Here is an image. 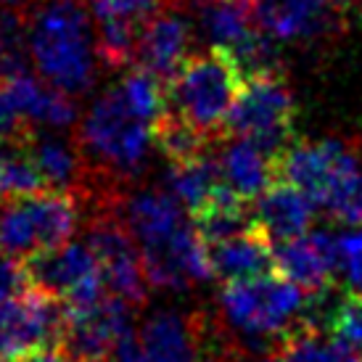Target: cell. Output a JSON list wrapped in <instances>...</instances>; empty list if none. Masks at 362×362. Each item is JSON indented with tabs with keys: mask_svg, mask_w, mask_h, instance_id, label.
<instances>
[{
	"mask_svg": "<svg viewBox=\"0 0 362 362\" xmlns=\"http://www.w3.org/2000/svg\"><path fill=\"white\" fill-rule=\"evenodd\" d=\"M71 135L90 172L85 206L109 202L132 188L153 146V127L127 109L119 88L98 95Z\"/></svg>",
	"mask_w": 362,
	"mask_h": 362,
	"instance_id": "cell-1",
	"label": "cell"
},
{
	"mask_svg": "<svg viewBox=\"0 0 362 362\" xmlns=\"http://www.w3.org/2000/svg\"><path fill=\"white\" fill-rule=\"evenodd\" d=\"M307 307L310 293L272 272L254 281L222 283L214 317L243 357H275L283 339L307 322Z\"/></svg>",
	"mask_w": 362,
	"mask_h": 362,
	"instance_id": "cell-2",
	"label": "cell"
},
{
	"mask_svg": "<svg viewBox=\"0 0 362 362\" xmlns=\"http://www.w3.org/2000/svg\"><path fill=\"white\" fill-rule=\"evenodd\" d=\"M24 21L37 74L71 98L88 95L98 80V51L82 0H32Z\"/></svg>",
	"mask_w": 362,
	"mask_h": 362,
	"instance_id": "cell-3",
	"label": "cell"
},
{
	"mask_svg": "<svg viewBox=\"0 0 362 362\" xmlns=\"http://www.w3.org/2000/svg\"><path fill=\"white\" fill-rule=\"evenodd\" d=\"M243 74L225 51L191 53L175 80L167 85L170 109L209 135L211 141H225V124L243 90Z\"/></svg>",
	"mask_w": 362,
	"mask_h": 362,
	"instance_id": "cell-4",
	"label": "cell"
},
{
	"mask_svg": "<svg viewBox=\"0 0 362 362\" xmlns=\"http://www.w3.org/2000/svg\"><path fill=\"white\" fill-rule=\"evenodd\" d=\"M80 209L82 202L66 191H42L6 202L0 211V249L30 259L69 246L80 225Z\"/></svg>",
	"mask_w": 362,
	"mask_h": 362,
	"instance_id": "cell-5",
	"label": "cell"
},
{
	"mask_svg": "<svg viewBox=\"0 0 362 362\" xmlns=\"http://www.w3.org/2000/svg\"><path fill=\"white\" fill-rule=\"evenodd\" d=\"M293 119L296 106L286 74H262L243 82L241 95L225 124V138L254 141L270 156L281 159L286 148L296 141Z\"/></svg>",
	"mask_w": 362,
	"mask_h": 362,
	"instance_id": "cell-6",
	"label": "cell"
},
{
	"mask_svg": "<svg viewBox=\"0 0 362 362\" xmlns=\"http://www.w3.org/2000/svg\"><path fill=\"white\" fill-rule=\"evenodd\" d=\"M119 202V199H117ZM117 202L90 206L88 246L98 259L103 281L111 296L127 302L135 312L146 310L151 283L143 270L141 246L132 238L127 222L122 220Z\"/></svg>",
	"mask_w": 362,
	"mask_h": 362,
	"instance_id": "cell-7",
	"label": "cell"
},
{
	"mask_svg": "<svg viewBox=\"0 0 362 362\" xmlns=\"http://www.w3.org/2000/svg\"><path fill=\"white\" fill-rule=\"evenodd\" d=\"M66 322V304L59 296L30 286L0 304V357L19 362L35 352L59 349Z\"/></svg>",
	"mask_w": 362,
	"mask_h": 362,
	"instance_id": "cell-8",
	"label": "cell"
},
{
	"mask_svg": "<svg viewBox=\"0 0 362 362\" xmlns=\"http://www.w3.org/2000/svg\"><path fill=\"white\" fill-rule=\"evenodd\" d=\"M354 172H362V146L357 141H296L278 159V180H288L322 206L333 185Z\"/></svg>",
	"mask_w": 362,
	"mask_h": 362,
	"instance_id": "cell-9",
	"label": "cell"
},
{
	"mask_svg": "<svg viewBox=\"0 0 362 362\" xmlns=\"http://www.w3.org/2000/svg\"><path fill=\"white\" fill-rule=\"evenodd\" d=\"M27 272L32 286L59 296L69 310H85L98 304L109 293L98 259L93 257L90 246L69 243L61 249L40 252L30 257Z\"/></svg>",
	"mask_w": 362,
	"mask_h": 362,
	"instance_id": "cell-10",
	"label": "cell"
},
{
	"mask_svg": "<svg viewBox=\"0 0 362 362\" xmlns=\"http://www.w3.org/2000/svg\"><path fill=\"white\" fill-rule=\"evenodd\" d=\"M132 315L135 310L130 304L111 293L85 310L66 307V322L59 349L74 362H114V352L122 336L135 331Z\"/></svg>",
	"mask_w": 362,
	"mask_h": 362,
	"instance_id": "cell-11",
	"label": "cell"
},
{
	"mask_svg": "<svg viewBox=\"0 0 362 362\" xmlns=\"http://www.w3.org/2000/svg\"><path fill=\"white\" fill-rule=\"evenodd\" d=\"M257 21L275 42L331 40L346 27L341 0H254Z\"/></svg>",
	"mask_w": 362,
	"mask_h": 362,
	"instance_id": "cell-12",
	"label": "cell"
},
{
	"mask_svg": "<svg viewBox=\"0 0 362 362\" xmlns=\"http://www.w3.org/2000/svg\"><path fill=\"white\" fill-rule=\"evenodd\" d=\"M117 209L122 220L127 222L132 238L141 246V254L164 252L193 222L188 220L185 206L167 188H127L119 196Z\"/></svg>",
	"mask_w": 362,
	"mask_h": 362,
	"instance_id": "cell-13",
	"label": "cell"
},
{
	"mask_svg": "<svg viewBox=\"0 0 362 362\" xmlns=\"http://www.w3.org/2000/svg\"><path fill=\"white\" fill-rule=\"evenodd\" d=\"M275 259L283 278L307 293H320L336 286L333 278L339 275V238L325 230L310 233L296 241L278 243Z\"/></svg>",
	"mask_w": 362,
	"mask_h": 362,
	"instance_id": "cell-14",
	"label": "cell"
},
{
	"mask_svg": "<svg viewBox=\"0 0 362 362\" xmlns=\"http://www.w3.org/2000/svg\"><path fill=\"white\" fill-rule=\"evenodd\" d=\"M148 362H199L202 357V310H159L138 328Z\"/></svg>",
	"mask_w": 362,
	"mask_h": 362,
	"instance_id": "cell-15",
	"label": "cell"
},
{
	"mask_svg": "<svg viewBox=\"0 0 362 362\" xmlns=\"http://www.w3.org/2000/svg\"><path fill=\"white\" fill-rule=\"evenodd\" d=\"M21 148L37 164L42 180L48 182L51 191L74 193L85 204V196L90 191V172L82 159V151L74 141V135L61 138L59 132L53 130H37Z\"/></svg>",
	"mask_w": 362,
	"mask_h": 362,
	"instance_id": "cell-16",
	"label": "cell"
},
{
	"mask_svg": "<svg viewBox=\"0 0 362 362\" xmlns=\"http://www.w3.org/2000/svg\"><path fill=\"white\" fill-rule=\"evenodd\" d=\"M191 56V24L177 13L161 11L141 30L135 66L151 71L164 85L175 80L185 59Z\"/></svg>",
	"mask_w": 362,
	"mask_h": 362,
	"instance_id": "cell-17",
	"label": "cell"
},
{
	"mask_svg": "<svg viewBox=\"0 0 362 362\" xmlns=\"http://www.w3.org/2000/svg\"><path fill=\"white\" fill-rule=\"evenodd\" d=\"M254 217L264 235L275 243L304 238L315 220V202L288 180H275L254 202Z\"/></svg>",
	"mask_w": 362,
	"mask_h": 362,
	"instance_id": "cell-18",
	"label": "cell"
},
{
	"mask_svg": "<svg viewBox=\"0 0 362 362\" xmlns=\"http://www.w3.org/2000/svg\"><path fill=\"white\" fill-rule=\"evenodd\" d=\"M222 182L246 202H257L278 180V159L246 138H225L217 143Z\"/></svg>",
	"mask_w": 362,
	"mask_h": 362,
	"instance_id": "cell-19",
	"label": "cell"
},
{
	"mask_svg": "<svg viewBox=\"0 0 362 362\" xmlns=\"http://www.w3.org/2000/svg\"><path fill=\"white\" fill-rule=\"evenodd\" d=\"M8 85V90L13 93V98L19 103V109L24 111V117L32 122V127L37 130H69L77 122V103L71 95L64 90L53 88L51 82H45L40 74L27 71H16L8 77H0Z\"/></svg>",
	"mask_w": 362,
	"mask_h": 362,
	"instance_id": "cell-20",
	"label": "cell"
},
{
	"mask_svg": "<svg viewBox=\"0 0 362 362\" xmlns=\"http://www.w3.org/2000/svg\"><path fill=\"white\" fill-rule=\"evenodd\" d=\"M209 257L214 278L220 283L254 281V278H264V275L278 272L272 241L264 235L259 225L235 235V238L211 243Z\"/></svg>",
	"mask_w": 362,
	"mask_h": 362,
	"instance_id": "cell-21",
	"label": "cell"
},
{
	"mask_svg": "<svg viewBox=\"0 0 362 362\" xmlns=\"http://www.w3.org/2000/svg\"><path fill=\"white\" fill-rule=\"evenodd\" d=\"M196 19L211 48L235 53L262 30L254 0H199Z\"/></svg>",
	"mask_w": 362,
	"mask_h": 362,
	"instance_id": "cell-22",
	"label": "cell"
},
{
	"mask_svg": "<svg viewBox=\"0 0 362 362\" xmlns=\"http://www.w3.org/2000/svg\"><path fill=\"white\" fill-rule=\"evenodd\" d=\"M196 230L202 235L206 246L211 243L228 241L241 233L257 228V217H254V204L241 199L235 191H230L222 182L217 191L211 193V199L204 204L202 209L191 214Z\"/></svg>",
	"mask_w": 362,
	"mask_h": 362,
	"instance_id": "cell-23",
	"label": "cell"
},
{
	"mask_svg": "<svg viewBox=\"0 0 362 362\" xmlns=\"http://www.w3.org/2000/svg\"><path fill=\"white\" fill-rule=\"evenodd\" d=\"M222 185L220 159L217 148L204 153L199 159L182 161V164H170L167 172V191L185 206L188 214H196L204 204L211 199V193Z\"/></svg>",
	"mask_w": 362,
	"mask_h": 362,
	"instance_id": "cell-24",
	"label": "cell"
},
{
	"mask_svg": "<svg viewBox=\"0 0 362 362\" xmlns=\"http://www.w3.org/2000/svg\"><path fill=\"white\" fill-rule=\"evenodd\" d=\"M275 357L281 362H360L357 352L346 341L307 322L283 339Z\"/></svg>",
	"mask_w": 362,
	"mask_h": 362,
	"instance_id": "cell-25",
	"label": "cell"
},
{
	"mask_svg": "<svg viewBox=\"0 0 362 362\" xmlns=\"http://www.w3.org/2000/svg\"><path fill=\"white\" fill-rule=\"evenodd\" d=\"M153 146L167 156L170 164H182L214 151L217 141H211L209 135H204L172 109H167V114L153 124Z\"/></svg>",
	"mask_w": 362,
	"mask_h": 362,
	"instance_id": "cell-26",
	"label": "cell"
},
{
	"mask_svg": "<svg viewBox=\"0 0 362 362\" xmlns=\"http://www.w3.org/2000/svg\"><path fill=\"white\" fill-rule=\"evenodd\" d=\"M122 93V98L127 103V109L138 117V119L148 122V124H156V122L167 114L170 109V98H167V85L153 77L151 71L146 69H135L124 74V80L117 85Z\"/></svg>",
	"mask_w": 362,
	"mask_h": 362,
	"instance_id": "cell-27",
	"label": "cell"
},
{
	"mask_svg": "<svg viewBox=\"0 0 362 362\" xmlns=\"http://www.w3.org/2000/svg\"><path fill=\"white\" fill-rule=\"evenodd\" d=\"M51 191L48 182L42 180L37 164L24 148H11L0 156V199L3 202H13V199H24V196H35V193Z\"/></svg>",
	"mask_w": 362,
	"mask_h": 362,
	"instance_id": "cell-28",
	"label": "cell"
},
{
	"mask_svg": "<svg viewBox=\"0 0 362 362\" xmlns=\"http://www.w3.org/2000/svg\"><path fill=\"white\" fill-rule=\"evenodd\" d=\"M175 0H90L95 21H130L143 27Z\"/></svg>",
	"mask_w": 362,
	"mask_h": 362,
	"instance_id": "cell-29",
	"label": "cell"
},
{
	"mask_svg": "<svg viewBox=\"0 0 362 362\" xmlns=\"http://www.w3.org/2000/svg\"><path fill=\"white\" fill-rule=\"evenodd\" d=\"M320 209H325L333 220L344 225L362 228V172H354L336 182Z\"/></svg>",
	"mask_w": 362,
	"mask_h": 362,
	"instance_id": "cell-30",
	"label": "cell"
},
{
	"mask_svg": "<svg viewBox=\"0 0 362 362\" xmlns=\"http://www.w3.org/2000/svg\"><path fill=\"white\" fill-rule=\"evenodd\" d=\"M328 331L349 344L354 352H362V293L341 291L331 312Z\"/></svg>",
	"mask_w": 362,
	"mask_h": 362,
	"instance_id": "cell-31",
	"label": "cell"
},
{
	"mask_svg": "<svg viewBox=\"0 0 362 362\" xmlns=\"http://www.w3.org/2000/svg\"><path fill=\"white\" fill-rule=\"evenodd\" d=\"M32 122L24 117V111L19 109V103L13 98V93L8 90V85L0 80V143L19 148L35 135Z\"/></svg>",
	"mask_w": 362,
	"mask_h": 362,
	"instance_id": "cell-32",
	"label": "cell"
},
{
	"mask_svg": "<svg viewBox=\"0 0 362 362\" xmlns=\"http://www.w3.org/2000/svg\"><path fill=\"white\" fill-rule=\"evenodd\" d=\"M339 272H344L346 291L362 293V228L339 235Z\"/></svg>",
	"mask_w": 362,
	"mask_h": 362,
	"instance_id": "cell-33",
	"label": "cell"
},
{
	"mask_svg": "<svg viewBox=\"0 0 362 362\" xmlns=\"http://www.w3.org/2000/svg\"><path fill=\"white\" fill-rule=\"evenodd\" d=\"M30 286L32 281L30 272H27V262L0 249V304L11 302L13 296L24 293Z\"/></svg>",
	"mask_w": 362,
	"mask_h": 362,
	"instance_id": "cell-34",
	"label": "cell"
},
{
	"mask_svg": "<svg viewBox=\"0 0 362 362\" xmlns=\"http://www.w3.org/2000/svg\"><path fill=\"white\" fill-rule=\"evenodd\" d=\"M114 362H148L138 331H130L127 336H122V341L117 344V352H114Z\"/></svg>",
	"mask_w": 362,
	"mask_h": 362,
	"instance_id": "cell-35",
	"label": "cell"
},
{
	"mask_svg": "<svg viewBox=\"0 0 362 362\" xmlns=\"http://www.w3.org/2000/svg\"><path fill=\"white\" fill-rule=\"evenodd\" d=\"M19 362H74V360H71V357H66L61 349H48V352L30 354V357H24V360H19Z\"/></svg>",
	"mask_w": 362,
	"mask_h": 362,
	"instance_id": "cell-36",
	"label": "cell"
},
{
	"mask_svg": "<svg viewBox=\"0 0 362 362\" xmlns=\"http://www.w3.org/2000/svg\"><path fill=\"white\" fill-rule=\"evenodd\" d=\"M32 0H0V11H13V13H27Z\"/></svg>",
	"mask_w": 362,
	"mask_h": 362,
	"instance_id": "cell-37",
	"label": "cell"
},
{
	"mask_svg": "<svg viewBox=\"0 0 362 362\" xmlns=\"http://www.w3.org/2000/svg\"><path fill=\"white\" fill-rule=\"evenodd\" d=\"M254 362H281L278 357H257Z\"/></svg>",
	"mask_w": 362,
	"mask_h": 362,
	"instance_id": "cell-38",
	"label": "cell"
},
{
	"mask_svg": "<svg viewBox=\"0 0 362 362\" xmlns=\"http://www.w3.org/2000/svg\"><path fill=\"white\" fill-rule=\"evenodd\" d=\"M3 151H6V148H3V143H0V156H3Z\"/></svg>",
	"mask_w": 362,
	"mask_h": 362,
	"instance_id": "cell-39",
	"label": "cell"
},
{
	"mask_svg": "<svg viewBox=\"0 0 362 362\" xmlns=\"http://www.w3.org/2000/svg\"><path fill=\"white\" fill-rule=\"evenodd\" d=\"M3 204H6V202H3V199H0V211H3Z\"/></svg>",
	"mask_w": 362,
	"mask_h": 362,
	"instance_id": "cell-40",
	"label": "cell"
},
{
	"mask_svg": "<svg viewBox=\"0 0 362 362\" xmlns=\"http://www.w3.org/2000/svg\"><path fill=\"white\" fill-rule=\"evenodd\" d=\"M0 362H11V360H3V357H0Z\"/></svg>",
	"mask_w": 362,
	"mask_h": 362,
	"instance_id": "cell-41",
	"label": "cell"
}]
</instances>
